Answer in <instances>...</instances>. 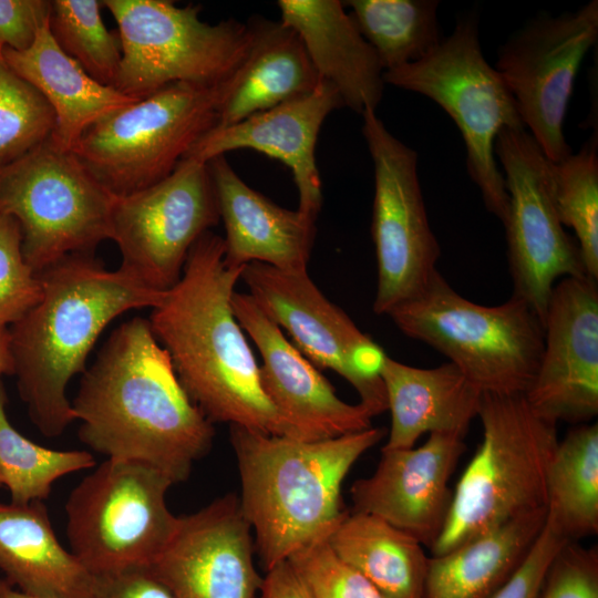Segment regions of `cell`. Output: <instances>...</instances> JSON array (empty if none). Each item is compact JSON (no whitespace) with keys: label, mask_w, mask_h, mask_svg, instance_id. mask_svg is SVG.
<instances>
[{"label":"cell","mask_w":598,"mask_h":598,"mask_svg":"<svg viewBox=\"0 0 598 598\" xmlns=\"http://www.w3.org/2000/svg\"><path fill=\"white\" fill-rule=\"evenodd\" d=\"M97 0L51 1L49 30L60 49L94 80L113 86L122 50L117 32L104 24Z\"/></svg>","instance_id":"cell-34"},{"label":"cell","mask_w":598,"mask_h":598,"mask_svg":"<svg viewBox=\"0 0 598 598\" xmlns=\"http://www.w3.org/2000/svg\"><path fill=\"white\" fill-rule=\"evenodd\" d=\"M524 396L538 415L556 424L587 423L597 415V281L567 277L555 285L539 365Z\"/></svg>","instance_id":"cell-17"},{"label":"cell","mask_w":598,"mask_h":598,"mask_svg":"<svg viewBox=\"0 0 598 598\" xmlns=\"http://www.w3.org/2000/svg\"><path fill=\"white\" fill-rule=\"evenodd\" d=\"M539 598H598V550L566 543L555 556Z\"/></svg>","instance_id":"cell-38"},{"label":"cell","mask_w":598,"mask_h":598,"mask_svg":"<svg viewBox=\"0 0 598 598\" xmlns=\"http://www.w3.org/2000/svg\"><path fill=\"white\" fill-rule=\"evenodd\" d=\"M240 279L257 307L291 337V343L313 365L346 379L372 416L388 410L381 379L386 354L321 292L308 270L250 262L244 266Z\"/></svg>","instance_id":"cell-14"},{"label":"cell","mask_w":598,"mask_h":598,"mask_svg":"<svg viewBox=\"0 0 598 598\" xmlns=\"http://www.w3.org/2000/svg\"><path fill=\"white\" fill-rule=\"evenodd\" d=\"M38 275L42 296L10 330L13 374L35 427L56 437L75 420L66 389L99 336L126 311L155 308L166 291L105 269L93 254L65 256Z\"/></svg>","instance_id":"cell-3"},{"label":"cell","mask_w":598,"mask_h":598,"mask_svg":"<svg viewBox=\"0 0 598 598\" xmlns=\"http://www.w3.org/2000/svg\"><path fill=\"white\" fill-rule=\"evenodd\" d=\"M328 542L384 598H422L429 557L413 536L378 516L352 512Z\"/></svg>","instance_id":"cell-29"},{"label":"cell","mask_w":598,"mask_h":598,"mask_svg":"<svg viewBox=\"0 0 598 598\" xmlns=\"http://www.w3.org/2000/svg\"><path fill=\"white\" fill-rule=\"evenodd\" d=\"M384 83L425 95L455 122L467 152V171L486 209L502 223L508 206L494 145L504 128H525L516 102L495 68L485 60L473 17L423 60L383 73Z\"/></svg>","instance_id":"cell-10"},{"label":"cell","mask_w":598,"mask_h":598,"mask_svg":"<svg viewBox=\"0 0 598 598\" xmlns=\"http://www.w3.org/2000/svg\"><path fill=\"white\" fill-rule=\"evenodd\" d=\"M54 127L44 96L0 56V168L48 141Z\"/></svg>","instance_id":"cell-35"},{"label":"cell","mask_w":598,"mask_h":598,"mask_svg":"<svg viewBox=\"0 0 598 598\" xmlns=\"http://www.w3.org/2000/svg\"><path fill=\"white\" fill-rule=\"evenodd\" d=\"M494 153L504 169L508 206L503 225L513 296L545 321L556 280L586 275L578 243L559 221L545 182L544 155L526 128H504Z\"/></svg>","instance_id":"cell-16"},{"label":"cell","mask_w":598,"mask_h":598,"mask_svg":"<svg viewBox=\"0 0 598 598\" xmlns=\"http://www.w3.org/2000/svg\"><path fill=\"white\" fill-rule=\"evenodd\" d=\"M219 220L208 164L186 157L163 181L116 197L111 239L122 256L118 269L151 289L168 291L179 281L192 247Z\"/></svg>","instance_id":"cell-13"},{"label":"cell","mask_w":598,"mask_h":598,"mask_svg":"<svg viewBox=\"0 0 598 598\" xmlns=\"http://www.w3.org/2000/svg\"><path fill=\"white\" fill-rule=\"evenodd\" d=\"M0 56L48 101L55 115L50 138L64 151L72 152L84 132L104 116L140 101L91 78L55 43L49 22L29 49H2Z\"/></svg>","instance_id":"cell-26"},{"label":"cell","mask_w":598,"mask_h":598,"mask_svg":"<svg viewBox=\"0 0 598 598\" xmlns=\"http://www.w3.org/2000/svg\"><path fill=\"white\" fill-rule=\"evenodd\" d=\"M121 42L122 60L113 84L143 100L173 83L217 85L247 55L249 27L234 19L215 24L199 18L202 7L167 0H105Z\"/></svg>","instance_id":"cell-9"},{"label":"cell","mask_w":598,"mask_h":598,"mask_svg":"<svg viewBox=\"0 0 598 598\" xmlns=\"http://www.w3.org/2000/svg\"><path fill=\"white\" fill-rule=\"evenodd\" d=\"M87 598H175L148 568L95 577Z\"/></svg>","instance_id":"cell-41"},{"label":"cell","mask_w":598,"mask_h":598,"mask_svg":"<svg viewBox=\"0 0 598 598\" xmlns=\"http://www.w3.org/2000/svg\"><path fill=\"white\" fill-rule=\"evenodd\" d=\"M115 199L51 138L0 168V213L18 220L23 257L35 274L111 239Z\"/></svg>","instance_id":"cell-11"},{"label":"cell","mask_w":598,"mask_h":598,"mask_svg":"<svg viewBox=\"0 0 598 598\" xmlns=\"http://www.w3.org/2000/svg\"><path fill=\"white\" fill-rule=\"evenodd\" d=\"M13 373L11 332L7 323L0 322V377Z\"/></svg>","instance_id":"cell-43"},{"label":"cell","mask_w":598,"mask_h":598,"mask_svg":"<svg viewBox=\"0 0 598 598\" xmlns=\"http://www.w3.org/2000/svg\"><path fill=\"white\" fill-rule=\"evenodd\" d=\"M287 561L311 598H384L327 539L311 543Z\"/></svg>","instance_id":"cell-36"},{"label":"cell","mask_w":598,"mask_h":598,"mask_svg":"<svg viewBox=\"0 0 598 598\" xmlns=\"http://www.w3.org/2000/svg\"><path fill=\"white\" fill-rule=\"evenodd\" d=\"M343 106L337 90L321 80L310 93L235 124L214 127L187 157L208 163L227 152L249 148L283 163L298 190V210L317 220L322 206L316 162L318 135L326 117Z\"/></svg>","instance_id":"cell-21"},{"label":"cell","mask_w":598,"mask_h":598,"mask_svg":"<svg viewBox=\"0 0 598 598\" xmlns=\"http://www.w3.org/2000/svg\"><path fill=\"white\" fill-rule=\"evenodd\" d=\"M0 569L11 586L42 598H87L95 581L55 536L43 501L0 503Z\"/></svg>","instance_id":"cell-27"},{"label":"cell","mask_w":598,"mask_h":598,"mask_svg":"<svg viewBox=\"0 0 598 598\" xmlns=\"http://www.w3.org/2000/svg\"><path fill=\"white\" fill-rule=\"evenodd\" d=\"M384 72L415 63L441 43L435 0H350L343 2Z\"/></svg>","instance_id":"cell-31"},{"label":"cell","mask_w":598,"mask_h":598,"mask_svg":"<svg viewBox=\"0 0 598 598\" xmlns=\"http://www.w3.org/2000/svg\"><path fill=\"white\" fill-rule=\"evenodd\" d=\"M226 82L169 84L94 123L72 152L116 197L145 189L216 126Z\"/></svg>","instance_id":"cell-7"},{"label":"cell","mask_w":598,"mask_h":598,"mask_svg":"<svg viewBox=\"0 0 598 598\" xmlns=\"http://www.w3.org/2000/svg\"><path fill=\"white\" fill-rule=\"evenodd\" d=\"M362 133L374 167L371 237L377 258L373 311L386 316L419 296L437 271L440 245L431 229L419 176L417 154L367 109Z\"/></svg>","instance_id":"cell-12"},{"label":"cell","mask_w":598,"mask_h":598,"mask_svg":"<svg viewBox=\"0 0 598 598\" xmlns=\"http://www.w3.org/2000/svg\"><path fill=\"white\" fill-rule=\"evenodd\" d=\"M381 427L300 441L230 425L241 484L240 507L268 570L329 538L347 512L341 487L353 464L382 440Z\"/></svg>","instance_id":"cell-4"},{"label":"cell","mask_w":598,"mask_h":598,"mask_svg":"<svg viewBox=\"0 0 598 598\" xmlns=\"http://www.w3.org/2000/svg\"><path fill=\"white\" fill-rule=\"evenodd\" d=\"M546 508L518 516L443 555L429 557L422 598H491L542 532Z\"/></svg>","instance_id":"cell-28"},{"label":"cell","mask_w":598,"mask_h":598,"mask_svg":"<svg viewBox=\"0 0 598 598\" xmlns=\"http://www.w3.org/2000/svg\"><path fill=\"white\" fill-rule=\"evenodd\" d=\"M547 518L569 542L598 532V424H581L558 442L546 483Z\"/></svg>","instance_id":"cell-30"},{"label":"cell","mask_w":598,"mask_h":598,"mask_svg":"<svg viewBox=\"0 0 598 598\" xmlns=\"http://www.w3.org/2000/svg\"><path fill=\"white\" fill-rule=\"evenodd\" d=\"M42 296L39 275L27 264L18 220L0 213V322L20 320Z\"/></svg>","instance_id":"cell-37"},{"label":"cell","mask_w":598,"mask_h":598,"mask_svg":"<svg viewBox=\"0 0 598 598\" xmlns=\"http://www.w3.org/2000/svg\"><path fill=\"white\" fill-rule=\"evenodd\" d=\"M94 466L86 451L48 448L19 433L8 420L0 385V486L9 489L11 503L44 501L58 480Z\"/></svg>","instance_id":"cell-32"},{"label":"cell","mask_w":598,"mask_h":598,"mask_svg":"<svg viewBox=\"0 0 598 598\" xmlns=\"http://www.w3.org/2000/svg\"><path fill=\"white\" fill-rule=\"evenodd\" d=\"M477 416L482 443L456 484L432 556L546 508L557 424L538 415L524 394L483 393Z\"/></svg>","instance_id":"cell-5"},{"label":"cell","mask_w":598,"mask_h":598,"mask_svg":"<svg viewBox=\"0 0 598 598\" xmlns=\"http://www.w3.org/2000/svg\"><path fill=\"white\" fill-rule=\"evenodd\" d=\"M51 1L0 0V51H24L49 22Z\"/></svg>","instance_id":"cell-40"},{"label":"cell","mask_w":598,"mask_h":598,"mask_svg":"<svg viewBox=\"0 0 598 598\" xmlns=\"http://www.w3.org/2000/svg\"><path fill=\"white\" fill-rule=\"evenodd\" d=\"M224 223V260L230 268L262 262L288 271L308 270L316 219L277 205L247 185L225 155L208 163Z\"/></svg>","instance_id":"cell-22"},{"label":"cell","mask_w":598,"mask_h":598,"mask_svg":"<svg viewBox=\"0 0 598 598\" xmlns=\"http://www.w3.org/2000/svg\"><path fill=\"white\" fill-rule=\"evenodd\" d=\"M568 542L546 516L542 532L522 564L491 598H539L555 556Z\"/></svg>","instance_id":"cell-39"},{"label":"cell","mask_w":598,"mask_h":598,"mask_svg":"<svg viewBox=\"0 0 598 598\" xmlns=\"http://www.w3.org/2000/svg\"><path fill=\"white\" fill-rule=\"evenodd\" d=\"M280 21L299 35L320 80L339 93L343 106L360 115L375 111L383 69L339 0H279Z\"/></svg>","instance_id":"cell-23"},{"label":"cell","mask_w":598,"mask_h":598,"mask_svg":"<svg viewBox=\"0 0 598 598\" xmlns=\"http://www.w3.org/2000/svg\"><path fill=\"white\" fill-rule=\"evenodd\" d=\"M246 58L227 80L217 124H235L312 92L321 82L299 35L281 21L254 17Z\"/></svg>","instance_id":"cell-25"},{"label":"cell","mask_w":598,"mask_h":598,"mask_svg":"<svg viewBox=\"0 0 598 598\" xmlns=\"http://www.w3.org/2000/svg\"><path fill=\"white\" fill-rule=\"evenodd\" d=\"M234 315L261 357L262 389L289 437L321 441L371 427V413L341 400L330 382L257 307L248 293L231 297Z\"/></svg>","instance_id":"cell-19"},{"label":"cell","mask_w":598,"mask_h":598,"mask_svg":"<svg viewBox=\"0 0 598 598\" xmlns=\"http://www.w3.org/2000/svg\"><path fill=\"white\" fill-rule=\"evenodd\" d=\"M0 598H42L25 594L16 587L11 586L4 579H0Z\"/></svg>","instance_id":"cell-44"},{"label":"cell","mask_w":598,"mask_h":598,"mask_svg":"<svg viewBox=\"0 0 598 598\" xmlns=\"http://www.w3.org/2000/svg\"><path fill=\"white\" fill-rule=\"evenodd\" d=\"M224 254L223 237L212 231L195 243L179 281L153 308L151 329L186 394L213 424L289 437L233 311L244 267H228Z\"/></svg>","instance_id":"cell-2"},{"label":"cell","mask_w":598,"mask_h":598,"mask_svg":"<svg viewBox=\"0 0 598 598\" xmlns=\"http://www.w3.org/2000/svg\"><path fill=\"white\" fill-rule=\"evenodd\" d=\"M598 37V2L559 16L539 13L498 50L496 70L511 91L522 122L553 163L571 148L563 132L580 64Z\"/></svg>","instance_id":"cell-15"},{"label":"cell","mask_w":598,"mask_h":598,"mask_svg":"<svg viewBox=\"0 0 598 598\" xmlns=\"http://www.w3.org/2000/svg\"><path fill=\"white\" fill-rule=\"evenodd\" d=\"M173 485L148 464L106 458L65 502L71 553L94 577L150 568L178 522L166 502Z\"/></svg>","instance_id":"cell-8"},{"label":"cell","mask_w":598,"mask_h":598,"mask_svg":"<svg viewBox=\"0 0 598 598\" xmlns=\"http://www.w3.org/2000/svg\"><path fill=\"white\" fill-rule=\"evenodd\" d=\"M255 551L239 498L226 494L178 516L173 536L148 569L175 598H257L262 577Z\"/></svg>","instance_id":"cell-18"},{"label":"cell","mask_w":598,"mask_h":598,"mask_svg":"<svg viewBox=\"0 0 598 598\" xmlns=\"http://www.w3.org/2000/svg\"><path fill=\"white\" fill-rule=\"evenodd\" d=\"M463 440L431 433L419 447L382 448L373 474L350 488L353 512L378 516L431 548L450 511L448 481L465 450Z\"/></svg>","instance_id":"cell-20"},{"label":"cell","mask_w":598,"mask_h":598,"mask_svg":"<svg viewBox=\"0 0 598 598\" xmlns=\"http://www.w3.org/2000/svg\"><path fill=\"white\" fill-rule=\"evenodd\" d=\"M545 182L563 226L574 229L587 277L598 280V159L596 143L558 163L548 158Z\"/></svg>","instance_id":"cell-33"},{"label":"cell","mask_w":598,"mask_h":598,"mask_svg":"<svg viewBox=\"0 0 598 598\" xmlns=\"http://www.w3.org/2000/svg\"><path fill=\"white\" fill-rule=\"evenodd\" d=\"M71 405L83 444L107 458L148 464L174 484L189 477L215 436L141 317L113 330Z\"/></svg>","instance_id":"cell-1"},{"label":"cell","mask_w":598,"mask_h":598,"mask_svg":"<svg viewBox=\"0 0 598 598\" xmlns=\"http://www.w3.org/2000/svg\"><path fill=\"white\" fill-rule=\"evenodd\" d=\"M381 379L391 413L382 448H411L424 433L464 437L483 393L453 363L422 369L385 357Z\"/></svg>","instance_id":"cell-24"},{"label":"cell","mask_w":598,"mask_h":598,"mask_svg":"<svg viewBox=\"0 0 598 598\" xmlns=\"http://www.w3.org/2000/svg\"><path fill=\"white\" fill-rule=\"evenodd\" d=\"M257 598H311L287 560L266 570Z\"/></svg>","instance_id":"cell-42"},{"label":"cell","mask_w":598,"mask_h":598,"mask_svg":"<svg viewBox=\"0 0 598 598\" xmlns=\"http://www.w3.org/2000/svg\"><path fill=\"white\" fill-rule=\"evenodd\" d=\"M406 337L435 349L482 392L525 394L544 348V324L527 302L497 306L457 293L436 271L415 298L388 315Z\"/></svg>","instance_id":"cell-6"}]
</instances>
